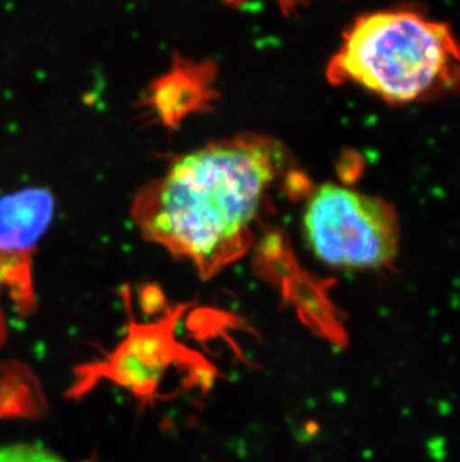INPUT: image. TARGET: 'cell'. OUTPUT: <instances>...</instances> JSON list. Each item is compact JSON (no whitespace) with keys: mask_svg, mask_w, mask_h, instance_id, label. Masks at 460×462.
Instances as JSON below:
<instances>
[{"mask_svg":"<svg viewBox=\"0 0 460 462\" xmlns=\"http://www.w3.org/2000/svg\"><path fill=\"white\" fill-rule=\"evenodd\" d=\"M275 168L262 141L205 145L175 161L145 193L139 223L150 238L213 274L250 243Z\"/></svg>","mask_w":460,"mask_h":462,"instance_id":"6da1fadb","label":"cell"},{"mask_svg":"<svg viewBox=\"0 0 460 462\" xmlns=\"http://www.w3.org/2000/svg\"><path fill=\"white\" fill-rule=\"evenodd\" d=\"M329 75L386 101H420L459 81L460 45L444 23L413 11H377L350 26Z\"/></svg>","mask_w":460,"mask_h":462,"instance_id":"7a4b0ae2","label":"cell"},{"mask_svg":"<svg viewBox=\"0 0 460 462\" xmlns=\"http://www.w3.org/2000/svg\"><path fill=\"white\" fill-rule=\"evenodd\" d=\"M302 226L311 252L335 268H377L398 254L395 208L339 184H323L311 195Z\"/></svg>","mask_w":460,"mask_h":462,"instance_id":"3957f363","label":"cell"},{"mask_svg":"<svg viewBox=\"0 0 460 462\" xmlns=\"http://www.w3.org/2000/svg\"><path fill=\"white\" fill-rule=\"evenodd\" d=\"M54 207L48 189H20L0 197V277L26 309L33 302L31 254L51 225Z\"/></svg>","mask_w":460,"mask_h":462,"instance_id":"277c9868","label":"cell"},{"mask_svg":"<svg viewBox=\"0 0 460 462\" xmlns=\"http://www.w3.org/2000/svg\"><path fill=\"white\" fill-rule=\"evenodd\" d=\"M175 346L159 328H133L97 374L117 382L139 397L152 395L174 359Z\"/></svg>","mask_w":460,"mask_h":462,"instance_id":"5b68a950","label":"cell"},{"mask_svg":"<svg viewBox=\"0 0 460 462\" xmlns=\"http://www.w3.org/2000/svg\"><path fill=\"white\" fill-rule=\"evenodd\" d=\"M0 462H65L41 446L14 445L0 448Z\"/></svg>","mask_w":460,"mask_h":462,"instance_id":"8992f818","label":"cell"},{"mask_svg":"<svg viewBox=\"0 0 460 462\" xmlns=\"http://www.w3.org/2000/svg\"><path fill=\"white\" fill-rule=\"evenodd\" d=\"M0 283H2V277H0ZM5 338V322L4 318H2V314H0V343L4 341Z\"/></svg>","mask_w":460,"mask_h":462,"instance_id":"52a82bcc","label":"cell"}]
</instances>
